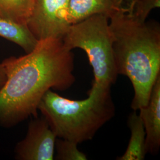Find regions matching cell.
Returning <instances> with one entry per match:
<instances>
[{
    "instance_id": "obj_9",
    "label": "cell",
    "mask_w": 160,
    "mask_h": 160,
    "mask_svg": "<svg viewBox=\"0 0 160 160\" xmlns=\"http://www.w3.org/2000/svg\"><path fill=\"white\" fill-rule=\"evenodd\" d=\"M128 125L131 131V138L124 154L118 160H143L147 154L145 149L146 132L139 114L134 110L129 116Z\"/></svg>"
},
{
    "instance_id": "obj_3",
    "label": "cell",
    "mask_w": 160,
    "mask_h": 160,
    "mask_svg": "<svg viewBox=\"0 0 160 160\" xmlns=\"http://www.w3.org/2000/svg\"><path fill=\"white\" fill-rule=\"evenodd\" d=\"M111 87L92 83L84 100H70L51 89L38 106L57 138L80 143L92 139L97 131L115 115Z\"/></svg>"
},
{
    "instance_id": "obj_8",
    "label": "cell",
    "mask_w": 160,
    "mask_h": 160,
    "mask_svg": "<svg viewBox=\"0 0 160 160\" xmlns=\"http://www.w3.org/2000/svg\"><path fill=\"white\" fill-rule=\"evenodd\" d=\"M139 111L146 132V152L157 154L160 147V74L152 88L148 103Z\"/></svg>"
},
{
    "instance_id": "obj_13",
    "label": "cell",
    "mask_w": 160,
    "mask_h": 160,
    "mask_svg": "<svg viewBox=\"0 0 160 160\" xmlns=\"http://www.w3.org/2000/svg\"><path fill=\"white\" fill-rule=\"evenodd\" d=\"M160 6V0H136L131 14L125 16L138 22H144L150 12Z\"/></svg>"
},
{
    "instance_id": "obj_1",
    "label": "cell",
    "mask_w": 160,
    "mask_h": 160,
    "mask_svg": "<svg viewBox=\"0 0 160 160\" xmlns=\"http://www.w3.org/2000/svg\"><path fill=\"white\" fill-rule=\"evenodd\" d=\"M2 63L7 80L0 90V126L12 128L31 116L38 117V106L50 89L65 91L75 77L74 55L62 39L39 40L34 49Z\"/></svg>"
},
{
    "instance_id": "obj_11",
    "label": "cell",
    "mask_w": 160,
    "mask_h": 160,
    "mask_svg": "<svg viewBox=\"0 0 160 160\" xmlns=\"http://www.w3.org/2000/svg\"><path fill=\"white\" fill-rule=\"evenodd\" d=\"M34 0H0V17L26 24Z\"/></svg>"
},
{
    "instance_id": "obj_5",
    "label": "cell",
    "mask_w": 160,
    "mask_h": 160,
    "mask_svg": "<svg viewBox=\"0 0 160 160\" xmlns=\"http://www.w3.org/2000/svg\"><path fill=\"white\" fill-rule=\"evenodd\" d=\"M69 0H34L27 22L38 40L62 39L71 24L67 19Z\"/></svg>"
},
{
    "instance_id": "obj_10",
    "label": "cell",
    "mask_w": 160,
    "mask_h": 160,
    "mask_svg": "<svg viewBox=\"0 0 160 160\" xmlns=\"http://www.w3.org/2000/svg\"><path fill=\"white\" fill-rule=\"evenodd\" d=\"M0 37L20 46L26 53L32 51L39 42L26 24L2 17H0Z\"/></svg>"
},
{
    "instance_id": "obj_14",
    "label": "cell",
    "mask_w": 160,
    "mask_h": 160,
    "mask_svg": "<svg viewBox=\"0 0 160 160\" xmlns=\"http://www.w3.org/2000/svg\"><path fill=\"white\" fill-rule=\"evenodd\" d=\"M7 80L6 68L3 63H0V90L4 85Z\"/></svg>"
},
{
    "instance_id": "obj_4",
    "label": "cell",
    "mask_w": 160,
    "mask_h": 160,
    "mask_svg": "<svg viewBox=\"0 0 160 160\" xmlns=\"http://www.w3.org/2000/svg\"><path fill=\"white\" fill-rule=\"evenodd\" d=\"M62 40L69 50L79 48L86 52L93 69L92 84L112 87L116 82L118 74L108 17L96 14L71 24Z\"/></svg>"
},
{
    "instance_id": "obj_2",
    "label": "cell",
    "mask_w": 160,
    "mask_h": 160,
    "mask_svg": "<svg viewBox=\"0 0 160 160\" xmlns=\"http://www.w3.org/2000/svg\"><path fill=\"white\" fill-rule=\"evenodd\" d=\"M109 19L117 72L131 81L134 90L131 108L139 110L148 103L160 74V24L138 22L121 14Z\"/></svg>"
},
{
    "instance_id": "obj_7",
    "label": "cell",
    "mask_w": 160,
    "mask_h": 160,
    "mask_svg": "<svg viewBox=\"0 0 160 160\" xmlns=\"http://www.w3.org/2000/svg\"><path fill=\"white\" fill-rule=\"evenodd\" d=\"M134 0H69L67 19L70 24L80 22L96 14L109 18L130 12Z\"/></svg>"
},
{
    "instance_id": "obj_12",
    "label": "cell",
    "mask_w": 160,
    "mask_h": 160,
    "mask_svg": "<svg viewBox=\"0 0 160 160\" xmlns=\"http://www.w3.org/2000/svg\"><path fill=\"white\" fill-rule=\"evenodd\" d=\"M78 143L59 138L56 140L55 149L57 150L56 160H86V155L80 151L77 147Z\"/></svg>"
},
{
    "instance_id": "obj_6",
    "label": "cell",
    "mask_w": 160,
    "mask_h": 160,
    "mask_svg": "<svg viewBox=\"0 0 160 160\" xmlns=\"http://www.w3.org/2000/svg\"><path fill=\"white\" fill-rule=\"evenodd\" d=\"M57 138L46 119L36 117L29 122L26 137L15 147V158L53 160Z\"/></svg>"
}]
</instances>
